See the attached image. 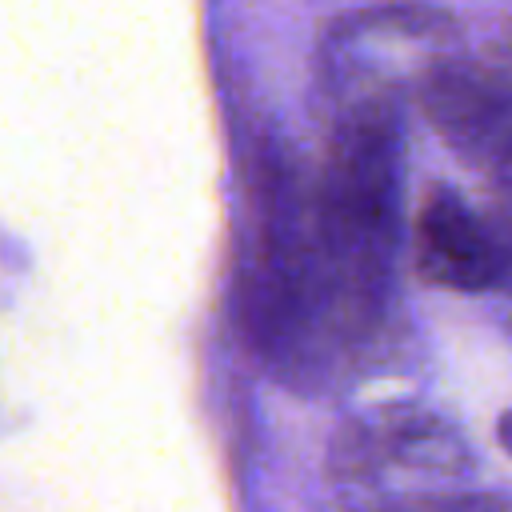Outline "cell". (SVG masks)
Instances as JSON below:
<instances>
[{
    "instance_id": "obj_1",
    "label": "cell",
    "mask_w": 512,
    "mask_h": 512,
    "mask_svg": "<svg viewBox=\"0 0 512 512\" xmlns=\"http://www.w3.org/2000/svg\"><path fill=\"white\" fill-rule=\"evenodd\" d=\"M328 464L348 508L388 512L404 500L444 492L428 488V480H460L468 468V444L428 408L384 404L340 428Z\"/></svg>"
},
{
    "instance_id": "obj_2",
    "label": "cell",
    "mask_w": 512,
    "mask_h": 512,
    "mask_svg": "<svg viewBox=\"0 0 512 512\" xmlns=\"http://www.w3.org/2000/svg\"><path fill=\"white\" fill-rule=\"evenodd\" d=\"M416 272L452 292H488L508 276L492 220L476 216L456 192L432 188L416 216Z\"/></svg>"
},
{
    "instance_id": "obj_3",
    "label": "cell",
    "mask_w": 512,
    "mask_h": 512,
    "mask_svg": "<svg viewBox=\"0 0 512 512\" xmlns=\"http://www.w3.org/2000/svg\"><path fill=\"white\" fill-rule=\"evenodd\" d=\"M420 104L432 128L484 172L512 144V100L496 84H488L476 64H432L420 80Z\"/></svg>"
},
{
    "instance_id": "obj_4",
    "label": "cell",
    "mask_w": 512,
    "mask_h": 512,
    "mask_svg": "<svg viewBox=\"0 0 512 512\" xmlns=\"http://www.w3.org/2000/svg\"><path fill=\"white\" fill-rule=\"evenodd\" d=\"M388 512H512L508 500L492 496V492H456V488H444V492H428V496H416V500H404Z\"/></svg>"
},
{
    "instance_id": "obj_5",
    "label": "cell",
    "mask_w": 512,
    "mask_h": 512,
    "mask_svg": "<svg viewBox=\"0 0 512 512\" xmlns=\"http://www.w3.org/2000/svg\"><path fill=\"white\" fill-rule=\"evenodd\" d=\"M480 72H484V80L488 84H496L508 100H512V20L480 48V56L472 60Z\"/></svg>"
},
{
    "instance_id": "obj_6",
    "label": "cell",
    "mask_w": 512,
    "mask_h": 512,
    "mask_svg": "<svg viewBox=\"0 0 512 512\" xmlns=\"http://www.w3.org/2000/svg\"><path fill=\"white\" fill-rule=\"evenodd\" d=\"M496 432H500V444H504V448L512 452V408H508V412L500 416V424H496Z\"/></svg>"
}]
</instances>
